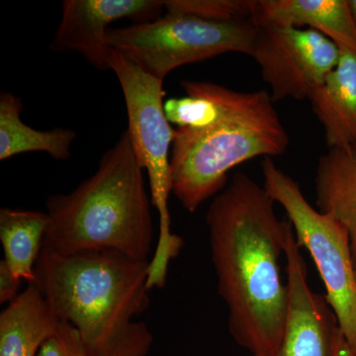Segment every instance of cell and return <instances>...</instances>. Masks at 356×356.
Listing matches in <instances>:
<instances>
[{"label": "cell", "mask_w": 356, "mask_h": 356, "mask_svg": "<svg viewBox=\"0 0 356 356\" xmlns=\"http://www.w3.org/2000/svg\"><path fill=\"white\" fill-rule=\"evenodd\" d=\"M275 201L243 172H236L208 208L211 259L217 289L229 311V332L250 355L280 348L289 292L280 259L292 226L280 220Z\"/></svg>", "instance_id": "cell-1"}, {"label": "cell", "mask_w": 356, "mask_h": 356, "mask_svg": "<svg viewBox=\"0 0 356 356\" xmlns=\"http://www.w3.org/2000/svg\"><path fill=\"white\" fill-rule=\"evenodd\" d=\"M197 97L191 123L175 129L172 193L194 213L218 195L228 173L257 156H281L288 136L268 91H238L208 81H181Z\"/></svg>", "instance_id": "cell-2"}, {"label": "cell", "mask_w": 356, "mask_h": 356, "mask_svg": "<svg viewBox=\"0 0 356 356\" xmlns=\"http://www.w3.org/2000/svg\"><path fill=\"white\" fill-rule=\"evenodd\" d=\"M149 264L114 250L65 255L43 245L33 283L95 356H147L154 336L136 318L149 306Z\"/></svg>", "instance_id": "cell-3"}, {"label": "cell", "mask_w": 356, "mask_h": 356, "mask_svg": "<svg viewBox=\"0 0 356 356\" xmlns=\"http://www.w3.org/2000/svg\"><path fill=\"white\" fill-rule=\"evenodd\" d=\"M144 172L124 131L90 177L48 198L44 247L65 255L114 250L151 261L154 225Z\"/></svg>", "instance_id": "cell-4"}, {"label": "cell", "mask_w": 356, "mask_h": 356, "mask_svg": "<svg viewBox=\"0 0 356 356\" xmlns=\"http://www.w3.org/2000/svg\"><path fill=\"white\" fill-rule=\"evenodd\" d=\"M109 62L125 98L129 137L140 165L147 172L152 204L159 213V236L149 264L147 285L161 289L170 261L184 245L182 238L172 232L168 208L172 193L170 152L175 129L166 118L163 81L140 69L116 49H112Z\"/></svg>", "instance_id": "cell-5"}, {"label": "cell", "mask_w": 356, "mask_h": 356, "mask_svg": "<svg viewBox=\"0 0 356 356\" xmlns=\"http://www.w3.org/2000/svg\"><path fill=\"white\" fill-rule=\"evenodd\" d=\"M257 32L259 26L252 19L219 21L166 13L144 24L111 28L108 44L163 81L177 67L222 54L252 57Z\"/></svg>", "instance_id": "cell-6"}, {"label": "cell", "mask_w": 356, "mask_h": 356, "mask_svg": "<svg viewBox=\"0 0 356 356\" xmlns=\"http://www.w3.org/2000/svg\"><path fill=\"white\" fill-rule=\"evenodd\" d=\"M261 170L262 186L282 206L297 245L315 262L339 331L356 353V267L348 231L334 218L314 209L300 185L273 158H264Z\"/></svg>", "instance_id": "cell-7"}, {"label": "cell", "mask_w": 356, "mask_h": 356, "mask_svg": "<svg viewBox=\"0 0 356 356\" xmlns=\"http://www.w3.org/2000/svg\"><path fill=\"white\" fill-rule=\"evenodd\" d=\"M252 57L273 102L308 99L339 64L341 49L312 29L259 26Z\"/></svg>", "instance_id": "cell-8"}, {"label": "cell", "mask_w": 356, "mask_h": 356, "mask_svg": "<svg viewBox=\"0 0 356 356\" xmlns=\"http://www.w3.org/2000/svg\"><path fill=\"white\" fill-rule=\"evenodd\" d=\"M163 1L156 0H65L54 51H76L100 70H110L108 32L115 21L144 24L161 18Z\"/></svg>", "instance_id": "cell-9"}, {"label": "cell", "mask_w": 356, "mask_h": 356, "mask_svg": "<svg viewBox=\"0 0 356 356\" xmlns=\"http://www.w3.org/2000/svg\"><path fill=\"white\" fill-rule=\"evenodd\" d=\"M293 228L285 242L289 307L280 348L267 355L332 356L339 325L325 295L311 289L308 269Z\"/></svg>", "instance_id": "cell-10"}, {"label": "cell", "mask_w": 356, "mask_h": 356, "mask_svg": "<svg viewBox=\"0 0 356 356\" xmlns=\"http://www.w3.org/2000/svg\"><path fill=\"white\" fill-rule=\"evenodd\" d=\"M257 26L312 29L341 50L356 54V27L348 0H255Z\"/></svg>", "instance_id": "cell-11"}, {"label": "cell", "mask_w": 356, "mask_h": 356, "mask_svg": "<svg viewBox=\"0 0 356 356\" xmlns=\"http://www.w3.org/2000/svg\"><path fill=\"white\" fill-rule=\"evenodd\" d=\"M308 100L329 149L356 147V54L341 50L339 64Z\"/></svg>", "instance_id": "cell-12"}, {"label": "cell", "mask_w": 356, "mask_h": 356, "mask_svg": "<svg viewBox=\"0 0 356 356\" xmlns=\"http://www.w3.org/2000/svg\"><path fill=\"white\" fill-rule=\"evenodd\" d=\"M60 320L34 283L0 314V356H38Z\"/></svg>", "instance_id": "cell-13"}, {"label": "cell", "mask_w": 356, "mask_h": 356, "mask_svg": "<svg viewBox=\"0 0 356 356\" xmlns=\"http://www.w3.org/2000/svg\"><path fill=\"white\" fill-rule=\"evenodd\" d=\"M315 191L318 211L348 231L356 267V147L329 149L320 156Z\"/></svg>", "instance_id": "cell-14"}, {"label": "cell", "mask_w": 356, "mask_h": 356, "mask_svg": "<svg viewBox=\"0 0 356 356\" xmlns=\"http://www.w3.org/2000/svg\"><path fill=\"white\" fill-rule=\"evenodd\" d=\"M22 109L21 98L0 93V161L31 152L47 153L58 161L69 159L76 133L67 128L36 130L22 121Z\"/></svg>", "instance_id": "cell-15"}, {"label": "cell", "mask_w": 356, "mask_h": 356, "mask_svg": "<svg viewBox=\"0 0 356 356\" xmlns=\"http://www.w3.org/2000/svg\"><path fill=\"white\" fill-rule=\"evenodd\" d=\"M49 226L47 212L10 209L0 210V241L4 259L16 277L35 281L38 261Z\"/></svg>", "instance_id": "cell-16"}, {"label": "cell", "mask_w": 356, "mask_h": 356, "mask_svg": "<svg viewBox=\"0 0 356 356\" xmlns=\"http://www.w3.org/2000/svg\"><path fill=\"white\" fill-rule=\"evenodd\" d=\"M255 0H168L166 13L191 14L206 19H252Z\"/></svg>", "instance_id": "cell-17"}, {"label": "cell", "mask_w": 356, "mask_h": 356, "mask_svg": "<svg viewBox=\"0 0 356 356\" xmlns=\"http://www.w3.org/2000/svg\"><path fill=\"white\" fill-rule=\"evenodd\" d=\"M38 356H95L74 325L60 321L57 330L42 346Z\"/></svg>", "instance_id": "cell-18"}, {"label": "cell", "mask_w": 356, "mask_h": 356, "mask_svg": "<svg viewBox=\"0 0 356 356\" xmlns=\"http://www.w3.org/2000/svg\"><path fill=\"white\" fill-rule=\"evenodd\" d=\"M22 280L16 277L6 262L0 261V303L9 304L20 294Z\"/></svg>", "instance_id": "cell-19"}, {"label": "cell", "mask_w": 356, "mask_h": 356, "mask_svg": "<svg viewBox=\"0 0 356 356\" xmlns=\"http://www.w3.org/2000/svg\"><path fill=\"white\" fill-rule=\"evenodd\" d=\"M332 356H356V353L350 348L346 339H344L341 332L337 331L336 339H334V350Z\"/></svg>", "instance_id": "cell-20"}, {"label": "cell", "mask_w": 356, "mask_h": 356, "mask_svg": "<svg viewBox=\"0 0 356 356\" xmlns=\"http://www.w3.org/2000/svg\"><path fill=\"white\" fill-rule=\"evenodd\" d=\"M348 3H350L351 14H353V20H355L356 27V0H348Z\"/></svg>", "instance_id": "cell-21"}, {"label": "cell", "mask_w": 356, "mask_h": 356, "mask_svg": "<svg viewBox=\"0 0 356 356\" xmlns=\"http://www.w3.org/2000/svg\"><path fill=\"white\" fill-rule=\"evenodd\" d=\"M355 275H356V273H355Z\"/></svg>", "instance_id": "cell-22"}]
</instances>
